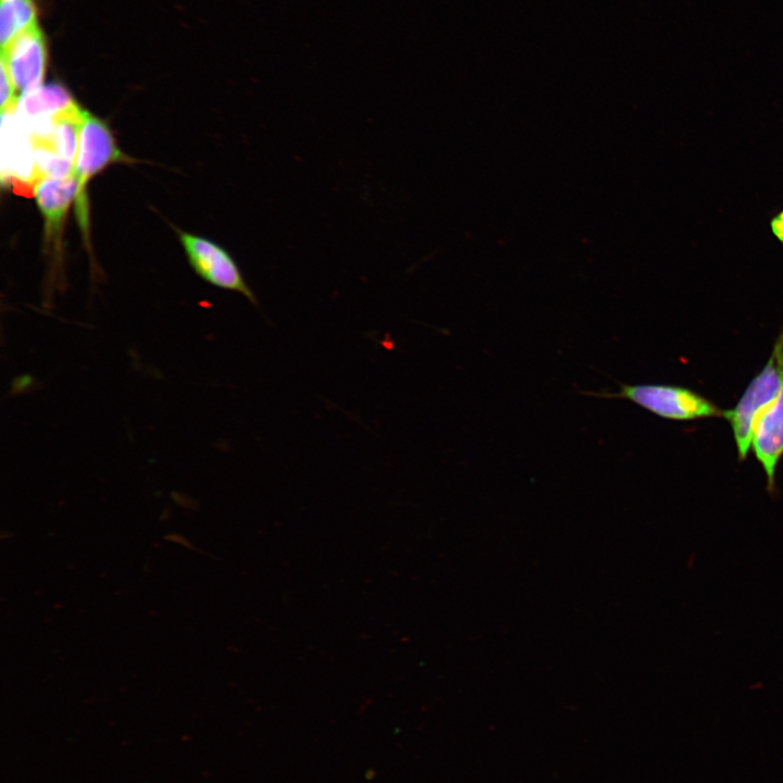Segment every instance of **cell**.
I'll list each match as a JSON object with an SVG mask.
<instances>
[{
    "label": "cell",
    "instance_id": "cell-1",
    "mask_svg": "<svg viewBox=\"0 0 783 783\" xmlns=\"http://www.w3.org/2000/svg\"><path fill=\"white\" fill-rule=\"evenodd\" d=\"M783 388V330L762 370L750 381L731 410H725L734 436L738 459L743 461L749 449L757 424L774 403Z\"/></svg>",
    "mask_w": 783,
    "mask_h": 783
},
{
    "label": "cell",
    "instance_id": "cell-2",
    "mask_svg": "<svg viewBox=\"0 0 783 783\" xmlns=\"http://www.w3.org/2000/svg\"><path fill=\"white\" fill-rule=\"evenodd\" d=\"M588 395L625 399L645 410L668 420L688 421L704 418H724L722 410L709 399L684 387L663 384L627 385L620 383L614 393H588Z\"/></svg>",
    "mask_w": 783,
    "mask_h": 783
},
{
    "label": "cell",
    "instance_id": "cell-3",
    "mask_svg": "<svg viewBox=\"0 0 783 783\" xmlns=\"http://www.w3.org/2000/svg\"><path fill=\"white\" fill-rule=\"evenodd\" d=\"M125 160L126 158L117 147L108 124L86 111L74 169V175L78 183L75 213L85 237H88L89 227L86 194L88 182L109 164Z\"/></svg>",
    "mask_w": 783,
    "mask_h": 783
},
{
    "label": "cell",
    "instance_id": "cell-4",
    "mask_svg": "<svg viewBox=\"0 0 783 783\" xmlns=\"http://www.w3.org/2000/svg\"><path fill=\"white\" fill-rule=\"evenodd\" d=\"M179 239L190 265L201 278L219 288L239 293L258 306L256 294L227 250L210 239L186 232L179 233Z\"/></svg>",
    "mask_w": 783,
    "mask_h": 783
},
{
    "label": "cell",
    "instance_id": "cell-5",
    "mask_svg": "<svg viewBox=\"0 0 783 783\" xmlns=\"http://www.w3.org/2000/svg\"><path fill=\"white\" fill-rule=\"evenodd\" d=\"M1 60L8 66L20 97L40 86L46 67V47L38 26L24 32L1 49Z\"/></svg>",
    "mask_w": 783,
    "mask_h": 783
},
{
    "label": "cell",
    "instance_id": "cell-6",
    "mask_svg": "<svg viewBox=\"0 0 783 783\" xmlns=\"http://www.w3.org/2000/svg\"><path fill=\"white\" fill-rule=\"evenodd\" d=\"M75 104L64 86L50 83L22 94L15 113L21 126L34 138L46 134L52 121Z\"/></svg>",
    "mask_w": 783,
    "mask_h": 783
},
{
    "label": "cell",
    "instance_id": "cell-7",
    "mask_svg": "<svg viewBox=\"0 0 783 783\" xmlns=\"http://www.w3.org/2000/svg\"><path fill=\"white\" fill-rule=\"evenodd\" d=\"M751 449L767 476V490L775 493V474L783 455V388L763 413L754 433Z\"/></svg>",
    "mask_w": 783,
    "mask_h": 783
},
{
    "label": "cell",
    "instance_id": "cell-8",
    "mask_svg": "<svg viewBox=\"0 0 783 783\" xmlns=\"http://www.w3.org/2000/svg\"><path fill=\"white\" fill-rule=\"evenodd\" d=\"M73 174L66 178H44L35 186V198L45 222L46 241L59 243L70 204L77 195Z\"/></svg>",
    "mask_w": 783,
    "mask_h": 783
},
{
    "label": "cell",
    "instance_id": "cell-9",
    "mask_svg": "<svg viewBox=\"0 0 783 783\" xmlns=\"http://www.w3.org/2000/svg\"><path fill=\"white\" fill-rule=\"evenodd\" d=\"M36 25L33 0H1V49L7 48L16 37Z\"/></svg>",
    "mask_w": 783,
    "mask_h": 783
},
{
    "label": "cell",
    "instance_id": "cell-10",
    "mask_svg": "<svg viewBox=\"0 0 783 783\" xmlns=\"http://www.w3.org/2000/svg\"><path fill=\"white\" fill-rule=\"evenodd\" d=\"M33 148L37 184L44 178H66L74 174L75 163L72 161L48 148L40 146Z\"/></svg>",
    "mask_w": 783,
    "mask_h": 783
},
{
    "label": "cell",
    "instance_id": "cell-11",
    "mask_svg": "<svg viewBox=\"0 0 783 783\" xmlns=\"http://www.w3.org/2000/svg\"><path fill=\"white\" fill-rule=\"evenodd\" d=\"M1 100H0V107H1V115L5 113H12L15 112L20 94L17 92L14 83L12 80V77L10 75V72L8 70V66L5 63L1 60Z\"/></svg>",
    "mask_w": 783,
    "mask_h": 783
},
{
    "label": "cell",
    "instance_id": "cell-12",
    "mask_svg": "<svg viewBox=\"0 0 783 783\" xmlns=\"http://www.w3.org/2000/svg\"><path fill=\"white\" fill-rule=\"evenodd\" d=\"M769 228L778 243L783 247V208L771 216Z\"/></svg>",
    "mask_w": 783,
    "mask_h": 783
}]
</instances>
